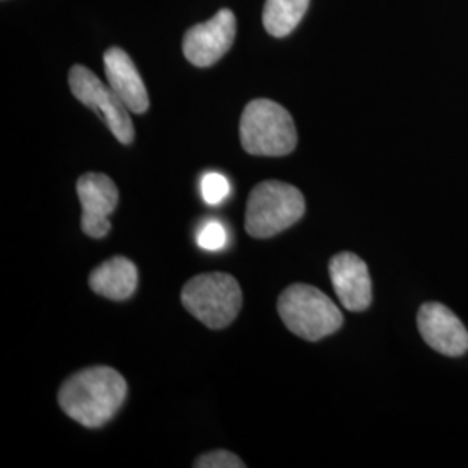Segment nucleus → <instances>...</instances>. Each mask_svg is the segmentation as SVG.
<instances>
[{
    "instance_id": "f257e3e1",
    "label": "nucleus",
    "mask_w": 468,
    "mask_h": 468,
    "mask_svg": "<svg viewBox=\"0 0 468 468\" xmlns=\"http://www.w3.org/2000/svg\"><path fill=\"white\" fill-rule=\"evenodd\" d=\"M127 398V382L110 367L85 368L61 385L58 401L68 417L98 429L118 413Z\"/></svg>"
},
{
    "instance_id": "f03ea898",
    "label": "nucleus",
    "mask_w": 468,
    "mask_h": 468,
    "mask_svg": "<svg viewBox=\"0 0 468 468\" xmlns=\"http://www.w3.org/2000/svg\"><path fill=\"white\" fill-rule=\"evenodd\" d=\"M241 146L253 156H284L297 146L295 122L288 110L271 100H253L239 120Z\"/></svg>"
},
{
    "instance_id": "7ed1b4c3",
    "label": "nucleus",
    "mask_w": 468,
    "mask_h": 468,
    "mask_svg": "<svg viewBox=\"0 0 468 468\" xmlns=\"http://www.w3.org/2000/svg\"><path fill=\"white\" fill-rule=\"evenodd\" d=\"M278 313L292 334L309 342L335 334L344 323L335 302L311 284L288 286L280 295Z\"/></svg>"
},
{
    "instance_id": "20e7f679",
    "label": "nucleus",
    "mask_w": 468,
    "mask_h": 468,
    "mask_svg": "<svg viewBox=\"0 0 468 468\" xmlns=\"http://www.w3.org/2000/svg\"><path fill=\"white\" fill-rule=\"evenodd\" d=\"M305 212V200L295 186L264 181L251 189L247 201V233L264 239L292 228Z\"/></svg>"
},
{
    "instance_id": "39448f33",
    "label": "nucleus",
    "mask_w": 468,
    "mask_h": 468,
    "mask_svg": "<svg viewBox=\"0 0 468 468\" xmlns=\"http://www.w3.org/2000/svg\"><path fill=\"white\" fill-rule=\"evenodd\" d=\"M189 314L212 330H222L239 314L243 293L239 283L226 272H207L191 278L181 293Z\"/></svg>"
},
{
    "instance_id": "423d86ee",
    "label": "nucleus",
    "mask_w": 468,
    "mask_h": 468,
    "mask_svg": "<svg viewBox=\"0 0 468 468\" xmlns=\"http://www.w3.org/2000/svg\"><path fill=\"white\" fill-rule=\"evenodd\" d=\"M68 82L73 96L94 110L122 144H133L135 133L131 112L112 85L104 84L96 73L82 65L69 69Z\"/></svg>"
},
{
    "instance_id": "0eeeda50",
    "label": "nucleus",
    "mask_w": 468,
    "mask_h": 468,
    "mask_svg": "<svg viewBox=\"0 0 468 468\" xmlns=\"http://www.w3.org/2000/svg\"><path fill=\"white\" fill-rule=\"evenodd\" d=\"M236 37L233 11L220 9L216 16L191 27L185 34L183 50L186 59L198 68L216 65L231 49Z\"/></svg>"
},
{
    "instance_id": "6e6552de",
    "label": "nucleus",
    "mask_w": 468,
    "mask_h": 468,
    "mask_svg": "<svg viewBox=\"0 0 468 468\" xmlns=\"http://www.w3.org/2000/svg\"><path fill=\"white\" fill-rule=\"evenodd\" d=\"M77 193L82 203V229L90 238H104L112 229L110 216L118 205V187L100 172L84 174L77 181Z\"/></svg>"
},
{
    "instance_id": "1a4fd4ad",
    "label": "nucleus",
    "mask_w": 468,
    "mask_h": 468,
    "mask_svg": "<svg viewBox=\"0 0 468 468\" xmlns=\"http://www.w3.org/2000/svg\"><path fill=\"white\" fill-rule=\"evenodd\" d=\"M423 340L444 356L458 357L468 351V332L458 316L442 303H425L419 313Z\"/></svg>"
},
{
    "instance_id": "9d476101",
    "label": "nucleus",
    "mask_w": 468,
    "mask_h": 468,
    "mask_svg": "<svg viewBox=\"0 0 468 468\" xmlns=\"http://www.w3.org/2000/svg\"><path fill=\"white\" fill-rule=\"evenodd\" d=\"M330 278L338 301L347 311L361 313L371 303V278L367 262L351 251L336 253L330 261Z\"/></svg>"
},
{
    "instance_id": "9b49d317",
    "label": "nucleus",
    "mask_w": 468,
    "mask_h": 468,
    "mask_svg": "<svg viewBox=\"0 0 468 468\" xmlns=\"http://www.w3.org/2000/svg\"><path fill=\"white\" fill-rule=\"evenodd\" d=\"M102 63L108 84L112 85L129 112L135 115L146 113L150 108L148 90L131 56L120 48H110L102 56Z\"/></svg>"
},
{
    "instance_id": "f8f14e48",
    "label": "nucleus",
    "mask_w": 468,
    "mask_h": 468,
    "mask_svg": "<svg viewBox=\"0 0 468 468\" xmlns=\"http://www.w3.org/2000/svg\"><path fill=\"white\" fill-rule=\"evenodd\" d=\"M89 286L104 299L127 301L137 288V268L127 257H113L90 272Z\"/></svg>"
},
{
    "instance_id": "ddd939ff",
    "label": "nucleus",
    "mask_w": 468,
    "mask_h": 468,
    "mask_svg": "<svg viewBox=\"0 0 468 468\" xmlns=\"http://www.w3.org/2000/svg\"><path fill=\"white\" fill-rule=\"evenodd\" d=\"M309 2L311 0H266L262 13L266 32L276 38L292 34L307 13Z\"/></svg>"
},
{
    "instance_id": "4468645a",
    "label": "nucleus",
    "mask_w": 468,
    "mask_h": 468,
    "mask_svg": "<svg viewBox=\"0 0 468 468\" xmlns=\"http://www.w3.org/2000/svg\"><path fill=\"white\" fill-rule=\"evenodd\" d=\"M200 191L208 205H218L231 195V183L220 172H207L201 177Z\"/></svg>"
},
{
    "instance_id": "2eb2a0df",
    "label": "nucleus",
    "mask_w": 468,
    "mask_h": 468,
    "mask_svg": "<svg viewBox=\"0 0 468 468\" xmlns=\"http://www.w3.org/2000/svg\"><path fill=\"white\" fill-rule=\"evenodd\" d=\"M198 247L207 251H218L228 245V231L218 220H208L197 234Z\"/></svg>"
},
{
    "instance_id": "dca6fc26",
    "label": "nucleus",
    "mask_w": 468,
    "mask_h": 468,
    "mask_svg": "<svg viewBox=\"0 0 468 468\" xmlns=\"http://www.w3.org/2000/svg\"><path fill=\"white\" fill-rule=\"evenodd\" d=\"M195 468H245V462H241L239 456L226 450H218V452H207L200 456L195 463Z\"/></svg>"
}]
</instances>
